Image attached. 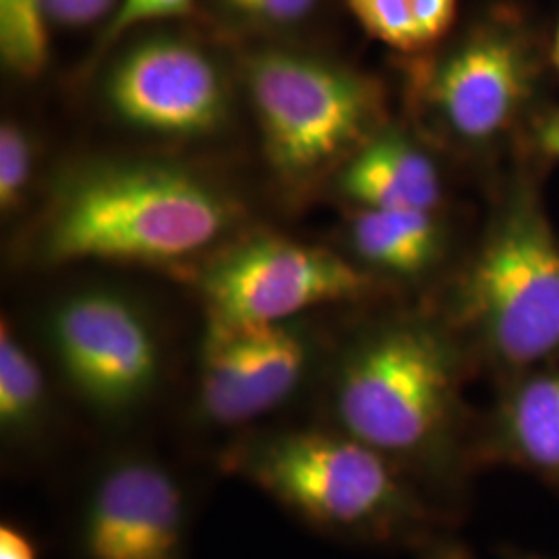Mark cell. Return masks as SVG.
I'll use <instances>...</instances> for the list:
<instances>
[{
  "label": "cell",
  "instance_id": "1",
  "mask_svg": "<svg viewBox=\"0 0 559 559\" xmlns=\"http://www.w3.org/2000/svg\"><path fill=\"white\" fill-rule=\"evenodd\" d=\"M477 369L440 313L376 321L344 353L334 385L340 431L411 479L456 493L479 471V417L464 404Z\"/></svg>",
  "mask_w": 559,
  "mask_h": 559
},
{
  "label": "cell",
  "instance_id": "2",
  "mask_svg": "<svg viewBox=\"0 0 559 559\" xmlns=\"http://www.w3.org/2000/svg\"><path fill=\"white\" fill-rule=\"evenodd\" d=\"M547 173L524 152L501 168L485 228L440 311L477 373L496 383L559 360V233L543 198Z\"/></svg>",
  "mask_w": 559,
  "mask_h": 559
},
{
  "label": "cell",
  "instance_id": "3",
  "mask_svg": "<svg viewBox=\"0 0 559 559\" xmlns=\"http://www.w3.org/2000/svg\"><path fill=\"white\" fill-rule=\"evenodd\" d=\"M551 34L519 0H491L436 48L408 57L406 90L429 140L506 168L554 102Z\"/></svg>",
  "mask_w": 559,
  "mask_h": 559
},
{
  "label": "cell",
  "instance_id": "4",
  "mask_svg": "<svg viewBox=\"0 0 559 559\" xmlns=\"http://www.w3.org/2000/svg\"><path fill=\"white\" fill-rule=\"evenodd\" d=\"M224 468L253 483L295 516L373 545H427L445 512L419 483L344 431H282L245 440Z\"/></svg>",
  "mask_w": 559,
  "mask_h": 559
},
{
  "label": "cell",
  "instance_id": "5",
  "mask_svg": "<svg viewBox=\"0 0 559 559\" xmlns=\"http://www.w3.org/2000/svg\"><path fill=\"white\" fill-rule=\"evenodd\" d=\"M230 221V203L179 166H92L60 189L41 239L44 258L55 263L180 260L218 239Z\"/></svg>",
  "mask_w": 559,
  "mask_h": 559
},
{
  "label": "cell",
  "instance_id": "6",
  "mask_svg": "<svg viewBox=\"0 0 559 559\" xmlns=\"http://www.w3.org/2000/svg\"><path fill=\"white\" fill-rule=\"evenodd\" d=\"M247 85L267 156L286 175L355 154L385 124L380 85L330 60L260 50L247 60Z\"/></svg>",
  "mask_w": 559,
  "mask_h": 559
},
{
  "label": "cell",
  "instance_id": "7",
  "mask_svg": "<svg viewBox=\"0 0 559 559\" xmlns=\"http://www.w3.org/2000/svg\"><path fill=\"white\" fill-rule=\"evenodd\" d=\"M50 342L64 378L102 417L133 413L156 388L158 340L122 295L87 290L62 300L50 318Z\"/></svg>",
  "mask_w": 559,
  "mask_h": 559
},
{
  "label": "cell",
  "instance_id": "8",
  "mask_svg": "<svg viewBox=\"0 0 559 559\" xmlns=\"http://www.w3.org/2000/svg\"><path fill=\"white\" fill-rule=\"evenodd\" d=\"M369 290L371 278L336 253L282 239L242 245L203 278L207 321L224 325L286 323L321 302Z\"/></svg>",
  "mask_w": 559,
  "mask_h": 559
},
{
  "label": "cell",
  "instance_id": "9",
  "mask_svg": "<svg viewBox=\"0 0 559 559\" xmlns=\"http://www.w3.org/2000/svg\"><path fill=\"white\" fill-rule=\"evenodd\" d=\"M110 108L143 131L201 135L226 115L221 69L200 44L158 34L133 44L104 85Z\"/></svg>",
  "mask_w": 559,
  "mask_h": 559
},
{
  "label": "cell",
  "instance_id": "10",
  "mask_svg": "<svg viewBox=\"0 0 559 559\" xmlns=\"http://www.w3.org/2000/svg\"><path fill=\"white\" fill-rule=\"evenodd\" d=\"M307 362L309 342L290 321L272 325L207 321L201 348V413L222 427L260 419L293 396Z\"/></svg>",
  "mask_w": 559,
  "mask_h": 559
},
{
  "label": "cell",
  "instance_id": "11",
  "mask_svg": "<svg viewBox=\"0 0 559 559\" xmlns=\"http://www.w3.org/2000/svg\"><path fill=\"white\" fill-rule=\"evenodd\" d=\"M187 508L177 479L150 459H120L83 514L85 559H185Z\"/></svg>",
  "mask_w": 559,
  "mask_h": 559
},
{
  "label": "cell",
  "instance_id": "12",
  "mask_svg": "<svg viewBox=\"0 0 559 559\" xmlns=\"http://www.w3.org/2000/svg\"><path fill=\"white\" fill-rule=\"evenodd\" d=\"M479 415L477 466H510L559 491V360L496 383Z\"/></svg>",
  "mask_w": 559,
  "mask_h": 559
},
{
  "label": "cell",
  "instance_id": "13",
  "mask_svg": "<svg viewBox=\"0 0 559 559\" xmlns=\"http://www.w3.org/2000/svg\"><path fill=\"white\" fill-rule=\"evenodd\" d=\"M359 210L443 212L445 177L433 152L399 127L383 124L348 156L338 179Z\"/></svg>",
  "mask_w": 559,
  "mask_h": 559
},
{
  "label": "cell",
  "instance_id": "14",
  "mask_svg": "<svg viewBox=\"0 0 559 559\" xmlns=\"http://www.w3.org/2000/svg\"><path fill=\"white\" fill-rule=\"evenodd\" d=\"M350 242L376 274L419 282L445 260L450 233L441 212L359 210L350 222Z\"/></svg>",
  "mask_w": 559,
  "mask_h": 559
},
{
  "label": "cell",
  "instance_id": "15",
  "mask_svg": "<svg viewBox=\"0 0 559 559\" xmlns=\"http://www.w3.org/2000/svg\"><path fill=\"white\" fill-rule=\"evenodd\" d=\"M344 4L373 40L406 57L436 48L459 20V0H344Z\"/></svg>",
  "mask_w": 559,
  "mask_h": 559
},
{
  "label": "cell",
  "instance_id": "16",
  "mask_svg": "<svg viewBox=\"0 0 559 559\" xmlns=\"http://www.w3.org/2000/svg\"><path fill=\"white\" fill-rule=\"evenodd\" d=\"M46 383L40 367L15 336L0 325V431L9 443H27L44 425Z\"/></svg>",
  "mask_w": 559,
  "mask_h": 559
},
{
  "label": "cell",
  "instance_id": "17",
  "mask_svg": "<svg viewBox=\"0 0 559 559\" xmlns=\"http://www.w3.org/2000/svg\"><path fill=\"white\" fill-rule=\"evenodd\" d=\"M0 55L17 75L40 73L48 59V21L41 0H0Z\"/></svg>",
  "mask_w": 559,
  "mask_h": 559
},
{
  "label": "cell",
  "instance_id": "18",
  "mask_svg": "<svg viewBox=\"0 0 559 559\" xmlns=\"http://www.w3.org/2000/svg\"><path fill=\"white\" fill-rule=\"evenodd\" d=\"M32 141L15 122L0 127V205L15 207L32 175Z\"/></svg>",
  "mask_w": 559,
  "mask_h": 559
},
{
  "label": "cell",
  "instance_id": "19",
  "mask_svg": "<svg viewBox=\"0 0 559 559\" xmlns=\"http://www.w3.org/2000/svg\"><path fill=\"white\" fill-rule=\"evenodd\" d=\"M235 20L258 27H293L309 20L320 0H218Z\"/></svg>",
  "mask_w": 559,
  "mask_h": 559
},
{
  "label": "cell",
  "instance_id": "20",
  "mask_svg": "<svg viewBox=\"0 0 559 559\" xmlns=\"http://www.w3.org/2000/svg\"><path fill=\"white\" fill-rule=\"evenodd\" d=\"M191 11H193V0H122L119 11L115 13V17L108 23L102 36V46L119 40L120 36L133 25H140L145 21L185 17Z\"/></svg>",
  "mask_w": 559,
  "mask_h": 559
},
{
  "label": "cell",
  "instance_id": "21",
  "mask_svg": "<svg viewBox=\"0 0 559 559\" xmlns=\"http://www.w3.org/2000/svg\"><path fill=\"white\" fill-rule=\"evenodd\" d=\"M522 152L533 156L535 160L551 168L559 164V104L549 102L539 112V117L533 120L526 140L522 145ZM520 152V154H522Z\"/></svg>",
  "mask_w": 559,
  "mask_h": 559
},
{
  "label": "cell",
  "instance_id": "22",
  "mask_svg": "<svg viewBox=\"0 0 559 559\" xmlns=\"http://www.w3.org/2000/svg\"><path fill=\"white\" fill-rule=\"evenodd\" d=\"M115 0H41V11L48 23L62 27H83L102 20Z\"/></svg>",
  "mask_w": 559,
  "mask_h": 559
},
{
  "label": "cell",
  "instance_id": "23",
  "mask_svg": "<svg viewBox=\"0 0 559 559\" xmlns=\"http://www.w3.org/2000/svg\"><path fill=\"white\" fill-rule=\"evenodd\" d=\"M0 559H38V549L25 531L4 522L0 526Z\"/></svg>",
  "mask_w": 559,
  "mask_h": 559
},
{
  "label": "cell",
  "instance_id": "24",
  "mask_svg": "<svg viewBox=\"0 0 559 559\" xmlns=\"http://www.w3.org/2000/svg\"><path fill=\"white\" fill-rule=\"evenodd\" d=\"M425 559H477L468 547H464L459 540L433 537L427 545Z\"/></svg>",
  "mask_w": 559,
  "mask_h": 559
},
{
  "label": "cell",
  "instance_id": "25",
  "mask_svg": "<svg viewBox=\"0 0 559 559\" xmlns=\"http://www.w3.org/2000/svg\"><path fill=\"white\" fill-rule=\"evenodd\" d=\"M549 55H551V67L556 73V80L559 81V23L556 32L551 34V41H549Z\"/></svg>",
  "mask_w": 559,
  "mask_h": 559
},
{
  "label": "cell",
  "instance_id": "26",
  "mask_svg": "<svg viewBox=\"0 0 559 559\" xmlns=\"http://www.w3.org/2000/svg\"><path fill=\"white\" fill-rule=\"evenodd\" d=\"M503 559H551L543 558V556H531V554H522V551H506Z\"/></svg>",
  "mask_w": 559,
  "mask_h": 559
}]
</instances>
